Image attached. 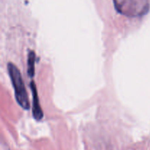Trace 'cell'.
<instances>
[{"label": "cell", "mask_w": 150, "mask_h": 150, "mask_svg": "<svg viewBox=\"0 0 150 150\" xmlns=\"http://www.w3.org/2000/svg\"><path fill=\"white\" fill-rule=\"evenodd\" d=\"M116 10L130 18L141 17L149 10V0H113Z\"/></svg>", "instance_id": "7a4b0ae2"}, {"label": "cell", "mask_w": 150, "mask_h": 150, "mask_svg": "<svg viewBox=\"0 0 150 150\" xmlns=\"http://www.w3.org/2000/svg\"><path fill=\"white\" fill-rule=\"evenodd\" d=\"M30 87L32 92V114L35 120L40 121L43 118V112L40 105L38 90L34 81H31Z\"/></svg>", "instance_id": "3957f363"}, {"label": "cell", "mask_w": 150, "mask_h": 150, "mask_svg": "<svg viewBox=\"0 0 150 150\" xmlns=\"http://www.w3.org/2000/svg\"><path fill=\"white\" fill-rule=\"evenodd\" d=\"M7 70L14 89L16 101L22 108L25 110L29 109L30 105L29 96L20 70L13 63L11 62H9L7 64Z\"/></svg>", "instance_id": "6da1fadb"}, {"label": "cell", "mask_w": 150, "mask_h": 150, "mask_svg": "<svg viewBox=\"0 0 150 150\" xmlns=\"http://www.w3.org/2000/svg\"><path fill=\"white\" fill-rule=\"evenodd\" d=\"M36 55L33 51H30L28 54L27 59V73L29 77L32 78L35 76V65Z\"/></svg>", "instance_id": "277c9868"}]
</instances>
